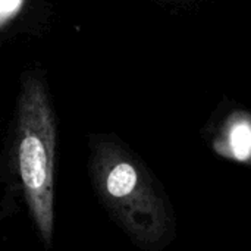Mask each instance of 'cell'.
Segmentation results:
<instances>
[{"mask_svg":"<svg viewBox=\"0 0 251 251\" xmlns=\"http://www.w3.org/2000/svg\"><path fill=\"white\" fill-rule=\"evenodd\" d=\"M88 172L112 219L140 249L162 250L175 234L171 203L143 162L119 141L90 144Z\"/></svg>","mask_w":251,"mask_h":251,"instance_id":"6da1fadb","label":"cell"},{"mask_svg":"<svg viewBox=\"0 0 251 251\" xmlns=\"http://www.w3.org/2000/svg\"><path fill=\"white\" fill-rule=\"evenodd\" d=\"M57 126L49 96L35 76L22 82L15 122V168L31 219L46 249L54 229Z\"/></svg>","mask_w":251,"mask_h":251,"instance_id":"7a4b0ae2","label":"cell"},{"mask_svg":"<svg viewBox=\"0 0 251 251\" xmlns=\"http://www.w3.org/2000/svg\"><path fill=\"white\" fill-rule=\"evenodd\" d=\"M212 149L225 159L251 165V113H231L215 137Z\"/></svg>","mask_w":251,"mask_h":251,"instance_id":"3957f363","label":"cell"},{"mask_svg":"<svg viewBox=\"0 0 251 251\" xmlns=\"http://www.w3.org/2000/svg\"><path fill=\"white\" fill-rule=\"evenodd\" d=\"M25 0H0V28L6 29L7 25L22 12Z\"/></svg>","mask_w":251,"mask_h":251,"instance_id":"277c9868","label":"cell"}]
</instances>
